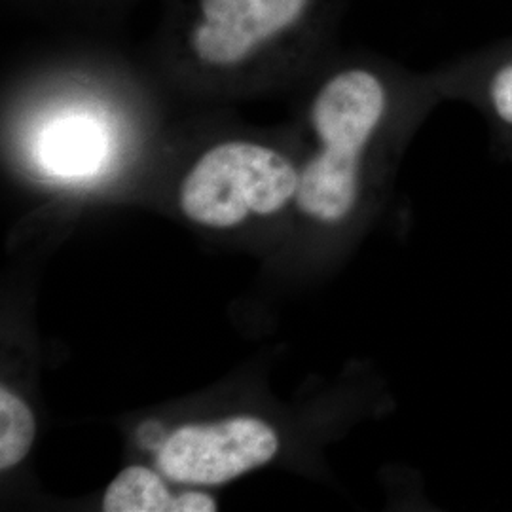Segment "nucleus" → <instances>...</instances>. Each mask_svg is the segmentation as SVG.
Returning <instances> with one entry per match:
<instances>
[{
  "label": "nucleus",
  "instance_id": "7ed1b4c3",
  "mask_svg": "<svg viewBox=\"0 0 512 512\" xmlns=\"http://www.w3.org/2000/svg\"><path fill=\"white\" fill-rule=\"evenodd\" d=\"M300 169L279 150L255 141L207 148L179 186L184 217L213 230H232L253 217H272L294 202Z\"/></svg>",
  "mask_w": 512,
  "mask_h": 512
},
{
  "label": "nucleus",
  "instance_id": "f03ea898",
  "mask_svg": "<svg viewBox=\"0 0 512 512\" xmlns=\"http://www.w3.org/2000/svg\"><path fill=\"white\" fill-rule=\"evenodd\" d=\"M338 0H175L173 50L209 74H239L302 50Z\"/></svg>",
  "mask_w": 512,
  "mask_h": 512
},
{
  "label": "nucleus",
  "instance_id": "39448f33",
  "mask_svg": "<svg viewBox=\"0 0 512 512\" xmlns=\"http://www.w3.org/2000/svg\"><path fill=\"white\" fill-rule=\"evenodd\" d=\"M440 90L459 95L480 110L512 141V38L469 55L435 80Z\"/></svg>",
  "mask_w": 512,
  "mask_h": 512
},
{
  "label": "nucleus",
  "instance_id": "6e6552de",
  "mask_svg": "<svg viewBox=\"0 0 512 512\" xmlns=\"http://www.w3.org/2000/svg\"><path fill=\"white\" fill-rule=\"evenodd\" d=\"M37 420L29 404L6 385L0 387V471L18 467L31 452Z\"/></svg>",
  "mask_w": 512,
  "mask_h": 512
},
{
  "label": "nucleus",
  "instance_id": "f257e3e1",
  "mask_svg": "<svg viewBox=\"0 0 512 512\" xmlns=\"http://www.w3.org/2000/svg\"><path fill=\"white\" fill-rule=\"evenodd\" d=\"M393 105L391 76L372 63H346L321 82L308 114L315 148L300 167L294 196L302 215L323 226H340L353 217Z\"/></svg>",
  "mask_w": 512,
  "mask_h": 512
},
{
  "label": "nucleus",
  "instance_id": "20e7f679",
  "mask_svg": "<svg viewBox=\"0 0 512 512\" xmlns=\"http://www.w3.org/2000/svg\"><path fill=\"white\" fill-rule=\"evenodd\" d=\"M279 452V435L268 421L232 416L188 423L167 435L158 452V469L183 486H220L270 463Z\"/></svg>",
  "mask_w": 512,
  "mask_h": 512
},
{
  "label": "nucleus",
  "instance_id": "0eeeda50",
  "mask_svg": "<svg viewBox=\"0 0 512 512\" xmlns=\"http://www.w3.org/2000/svg\"><path fill=\"white\" fill-rule=\"evenodd\" d=\"M101 511L181 512V494H171L164 476L156 471L143 465H129L107 486Z\"/></svg>",
  "mask_w": 512,
  "mask_h": 512
},
{
  "label": "nucleus",
  "instance_id": "423d86ee",
  "mask_svg": "<svg viewBox=\"0 0 512 512\" xmlns=\"http://www.w3.org/2000/svg\"><path fill=\"white\" fill-rule=\"evenodd\" d=\"M109 139L103 124L90 116L71 114L46 124L38 133V164L59 177L95 173L107 158Z\"/></svg>",
  "mask_w": 512,
  "mask_h": 512
}]
</instances>
